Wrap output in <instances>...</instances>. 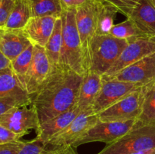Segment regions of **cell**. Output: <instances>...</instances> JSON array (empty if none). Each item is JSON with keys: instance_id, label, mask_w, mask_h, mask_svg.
Wrapping results in <instances>:
<instances>
[{"instance_id": "2", "label": "cell", "mask_w": 155, "mask_h": 154, "mask_svg": "<svg viewBox=\"0 0 155 154\" xmlns=\"http://www.w3.org/2000/svg\"><path fill=\"white\" fill-rule=\"evenodd\" d=\"M75 15L76 9L65 10L61 15L62 46L59 63L84 75L87 72V69Z\"/></svg>"}, {"instance_id": "10", "label": "cell", "mask_w": 155, "mask_h": 154, "mask_svg": "<svg viewBox=\"0 0 155 154\" xmlns=\"http://www.w3.org/2000/svg\"><path fill=\"white\" fill-rule=\"evenodd\" d=\"M52 65L48 58L45 48L34 45L32 63L23 79V86L27 93L33 96L49 75Z\"/></svg>"}, {"instance_id": "35", "label": "cell", "mask_w": 155, "mask_h": 154, "mask_svg": "<svg viewBox=\"0 0 155 154\" xmlns=\"http://www.w3.org/2000/svg\"><path fill=\"white\" fill-rule=\"evenodd\" d=\"M10 60H8V59L4 55V54L2 52L1 50H0V70L3 69H5V68L10 67Z\"/></svg>"}, {"instance_id": "7", "label": "cell", "mask_w": 155, "mask_h": 154, "mask_svg": "<svg viewBox=\"0 0 155 154\" xmlns=\"http://www.w3.org/2000/svg\"><path fill=\"white\" fill-rule=\"evenodd\" d=\"M97 2L88 0L76 9V24L80 35L87 72L89 70V45L97 27Z\"/></svg>"}, {"instance_id": "36", "label": "cell", "mask_w": 155, "mask_h": 154, "mask_svg": "<svg viewBox=\"0 0 155 154\" xmlns=\"http://www.w3.org/2000/svg\"><path fill=\"white\" fill-rule=\"evenodd\" d=\"M130 154H155V149H144V150L136 151V152H132Z\"/></svg>"}, {"instance_id": "17", "label": "cell", "mask_w": 155, "mask_h": 154, "mask_svg": "<svg viewBox=\"0 0 155 154\" xmlns=\"http://www.w3.org/2000/svg\"><path fill=\"white\" fill-rule=\"evenodd\" d=\"M102 82V75L95 72L89 71L83 75L77 101L80 111L92 113V105L101 90Z\"/></svg>"}, {"instance_id": "9", "label": "cell", "mask_w": 155, "mask_h": 154, "mask_svg": "<svg viewBox=\"0 0 155 154\" xmlns=\"http://www.w3.org/2000/svg\"><path fill=\"white\" fill-rule=\"evenodd\" d=\"M102 81L101 90L97 95L92 107V112L94 114H98L132 92L142 88V86L133 83L117 79H102Z\"/></svg>"}, {"instance_id": "20", "label": "cell", "mask_w": 155, "mask_h": 154, "mask_svg": "<svg viewBox=\"0 0 155 154\" xmlns=\"http://www.w3.org/2000/svg\"><path fill=\"white\" fill-rule=\"evenodd\" d=\"M30 95L10 67L0 70V98Z\"/></svg>"}, {"instance_id": "11", "label": "cell", "mask_w": 155, "mask_h": 154, "mask_svg": "<svg viewBox=\"0 0 155 154\" xmlns=\"http://www.w3.org/2000/svg\"><path fill=\"white\" fill-rule=\"evenodd\" d=\"M99 121L96 114L81 112L66 128L53 136L46 145L49 146H72L73 143Z\"/></svg>"}, {"instance_id": "13", "label": "cell", "mask_w": 155, "mask_h": 154, "mask_svg": "<svg viewBox=\"0 0 155 154\" xmlns=\"http://www.w3.org/2000/svg\"><path fill=\"white\" fill-rule=\"evenodd\" d=\"M0 123L21 137L28 134L30 129L36 131L40 125L37 113L33 105L30 108L24 106L9 110L0 117Z\"/></svg>"}, {"instance_id": "34", "label": "cell", "mask_w": 155, "mask_h": 154, "mask_svg": "<svg viewBox=\"0 0 155 154\" xmlns=\"http://www.w3.org/2000/svg\"><path fill=\"white\" fill-rule=\"evenodd\" d=\"M88 0H60L64 10H69V9H77L80 6L87 2Z\"/></svg>"}, {"instance_id": "37", "label": "cell", "mask_w": 155, "mask_h": 154, "mask_svg": "<svg viewBox=\"0 0 155 154\" xmlns=\"http://www.w3.org/2000/svg\"><path fill=\"white\" fill-rule=\"evenodd\" d=\"M148 1H149L151 3V5L155 8V0H148Z\"/></svg>"}, {"instance_id": "16", "label": "cell", "mask_w": 155, "mask_h": 154, "mask_svg": "<svg viewBox=\"0 0 155 154\" xmlns=\"http://www.w3.org/2000/svg\"><path fill=\"white\" fill-rule=\"evenodd\" d=\"M80 113L81 111L79 107L76 106L68 111L61 113L42 122L36 131V139L46 145L53 136L64 129Z\"/></svg>"}, {"instance_id": "24", "label": "cell", "mask_w": 155, "mask_h": 154, "mask_svg": "<svg viewBox=\"0 0 155 154\" xmlns=\"http://www.w3.org/2000/svg\"><path fill=\"white\" fill-rule=\"evenodd\" d=\"M32 17L60 18L64 11L60 0H29Z\"/></svg>"}, {"instance_id": "1", "label": "cell", "mask_w": 155, "mask_h": 154, "mask_svg": "<svg viewBox=\"0 0 155 154\" xmlns=\"http://www.w3.org/2000/svg\"><path fill=\"white\" fill-rule=\"evenodd\" d=\"M83 79V75L61 63L52 66L45 81L32 96L39 123L77 106Z\"/></svg>"}, {"instance_id": "32", "label": "cell", "mask_w": 155, "mask_h": 154, "mask_svg": "<svg viewBox=\"0 0 155 154\" xmlns=\"http://www.w3.org/2000/svg\"><path fill=\"white\" fill-rule=\"evenodd\" d=\"M24 141L12 142L0 144V154H18Z\"/></svg>"}, {"instance_id": "25", "label": "cell", "mask_w": 155, "mask_h": 154, "mask_svg": "<svg viewBox=\"0 0 155 154\" xmlns=\"http://www.w3.org/2000/svg\"><path fill=\"white\" fill-rule=\"evenodd\" d=\"M109 35L118 39H125L129 43L134 42L139 38L147 36L142 33L129 18L122 23L114 25Z\"/></svg>"}, {"instance_id": "28", "label": "cell", "mask_w": 155, "mask_h": 154, "mask_svg": "<svg viewBox=\"0 0 155 154\" xmlns=\"http://www.w3.org/2000/svg\"><path fill=\"white\" fill-rule=\"evenodd\" d=\"M50 147L40 140L34 138L24 142L18 154H48Z\"/></svg>"}, {"instance_id": "14", "label": "cell", "mask_w": 155, "mask_h": 154, "mask_svg": "<svg viewBox=\"0 0 155 154\" xmlns=\"http://www.w3.org/2000/svg\"><path fill=\"white\" fill-rule=\"evenodd\" d=\"M31 44L24 30L0 27V50L10 61Z\"/></svg>"}, {"instance_id": "15", "label": "cell", "mask_w": 155, "mask_h": 154, "mask_svg": "<svg viewBox=\"0 0 155 154\" xmlns=\"http://www.w3.org/2000/svg\"><path fill=\"white\" fill-rule=\"evenodd\" d=\"M58 18L54 16L32 17L23 30L32 44L45 48Z\"/></svg>"}, {"instance_id": "27", "label": "cell", "mask_w": 155, "mask_h": 154, "mask_svg": "<svg viewBox=\"0 0 155 154\" xmlns=\"http://www.w3.org/2000/svg\"><path fill=\"white\" fill-rule=\"evenodd\" d=\"M30 104H32V98L30 95L0 98V117L12 109L28 106Z\"/></svg>"}, {"instance_id": "29", "label": "cell", "mask_w": 155, "mask_h": 154, "mask_svg": "<svg viewBox=\"0 0 155 154\" xmlns=\"http://www.w3.org/2000/svg\"><path fill=\"white\" fill-rule=\"evenodd\" d=\"M117 10L118 12L128 17L137 6L140 0H106Z\"/></svg>"}, {"instance_id": "26", "label": "cell", "mask_w": 155, "mask_h": 154, "mask_svg": "<svg viewBox=\"0 0 155 154\" xmlns=\"http://www.w3.org/2000/svg\"><path fill=\"white\" fill-rule=\"evenodd\" d=\"M33 51L34 45L31 44L27 49L24 50L18 57L11 61V68L18 77L21 82L31 64L33 57Z\"/></svg>"}, {"instance_id": "3", "label": "cell", "mask_w": 155, "mask_h": 154, "mask_svg": "<svg viewBox=\"0 0 155 154\" xmlns=\"http://www.w3.org/2000/svg\"><path fill=\"white\" fill-rule=\"evenodd\" d=\"M129 42L110 35H95L89 45V70L103 75L113 66Z\"/></svg>"}, {"instance_id": "12", "label": "cell", "mask_w": 155, "mask_h": 154, "mask_svg": "<svg viewBox=\"0 0 155 154\" xmlns=\"http://www.w3.org/2000/svg\"><path fill=\"white\" fill-rule=\"evenodd\" d=\"M103 79H117L139 86L147 85L155 81V52L127 66L115 75Z\"/></svg>"}, {"instance_id": "21", "label": "cell", "mask_w": 155, "mask_h": 154, "mask_svg": "<svg viewBox=\"0 0 155 154\" xmlns=\"http://www.w3.org/2000/svg\"><path fill=\"white\" fill-rule=\"evenodd\" d=\"M97 2V27L95 35H109L115 19L117 10L106 0Z\"/></svg>"}, {"instance_id": "5", "label": "cell", "mask_w": 155, "mask_h": 154, "mask_svg": "<svg viewBox=\"0 0 155 154\" xmlns=\"http://www.w3.org/2000/svg\"><path fill=\"white\" fill-rule=\"evenodd\" d=\"M142 87L96 115L101 122L137 120L142 112Z\"/></svg>"}, {"instance_id": "6", "label": "cell", "mask_w": 155, "mask_h": 154, "mask_svg": "<svg viewBox=\"0 0 155 154\" xmlns=\"http://www.w3.org/2000/svg\"><path fill=\"white\" fill-rule=\"evenodd\" d=\"M136 122V120L108 122L99 120L82 137L76 140L72 146L76 148L82 144L92 142H103L106 144L111 143L129 132Z\"/></svg>"}, {"instance_id": "23", "label": "cell", "mask_w": 155, "mask_h": 154, "mask_svg": "<svg viewBox=\"0 0 155 154\" xmlns=\"http://www.w3.org/2000/svg\"><path fill=\"white\" fill-rule=\"evenodd\" d=\"M62 46V19L61 16L56 20L54 30L45 46V51L52 66L60 63Z\"/></svg>"}, {"instance_id": "4", "label": "cell", "mask_w": 155, "mask_h": 154, "mask_svg": "<svg viewBox=\"0 0 155 154\" xmlns=\"http://www.w3.org/2000/svg\"><path fill=\"white\" fill-rule=\"evenodd\" d=\"M150 149H155V126L134 125L129 132L97 154H130Z\"/></svg>"}, {"instance_id": "30", "label": "cell", "mask_w": 155, "mask_h": 154, "mask_svg": "<svg viewBox=\"0 0 155 154\" xmlns=\"http://www.w3.org/2000/svg\"><path fill=\"white\" fill-rule=\"evenodd\" d=\"M15 2V0H0V27L5 25Z\"/></svg>"}, {"instance_id": "18", "label": "cell", "mask_w": 155, "mask_h": 154, "mask_svg": "<svg viewBox=\"0 0 155 154\" xmlns=\"http://www.w3.org/2000/svg\"><path fill=\"white\" fill-rule=\"evenodd\" d=\"M127 18L145 36H155V8L148 0H140Z\"/></svg>"}, {"instance_id": "33", "label": "cell", "mask_w": 155, "mask_h": 154, "mask_svg": "<svg viewBox=\"0 0 155 154\" xmlns=\"http://www.w3.org/2000/svg\"><path fill=\"white\" fill-rule=\"evenodd\" d=\"M49 147L50 149L48 154H78L75 150V147L72 146H49Z\"/></svg>"}, {"instance_id": "8", "label": "cell", "mask_w": 155, "mask_h": 154, "mask_svg": "<svg viewBox=\"0 0 155 154\" xmlns=\"http://www.w3.org/2000/svg\"><path fill=\"white\" fill-rule=\"evenodd\" d=\"M155 52V36L139 38L130 42L122 51L113 66L108 69L103 78H109L119 72L127 66Z\"/></svg>"}, {"instance_id": "22", "label": "cell", "mask_w": 155, "mask_h": 154, "mask_svg": "<svg viewBox=\"0 0 155 154\" xmlns=\"http://www.w3.org/2000/svg\"><path fill=\"white\" fill-rule=\"evenodd\" d=\"M32 18L29 0H15V5L4 27L23 30Z\"/></svg>"}, {"instance_id": "31", "label": "cell", "mask_w": 155, "mask_h": 154, "mask_svg": "<svg viewBox=\"0 0 155 154\" xmlns=\"http://www.w3.org/2000/svg\"><path fill=\"white\" fill-rule=\"evenodd\" d=\"M21 137V136L0 123V144L18 141Z\"/></svg>"}, {"instance_id": "19", "label": "cell", "mask_w": 155, "mask_h": 154, "mask_svg": "<svg viewBox=\"0 0 155 154\" xmlns=\"http://www.w3.org/2000/svg\"><path fill=\"white\" fill-rule=\"evenodd\" d=\"M142 112L135 125L155 126V81L142 87Z\"/></svg>"}]
</instances>
